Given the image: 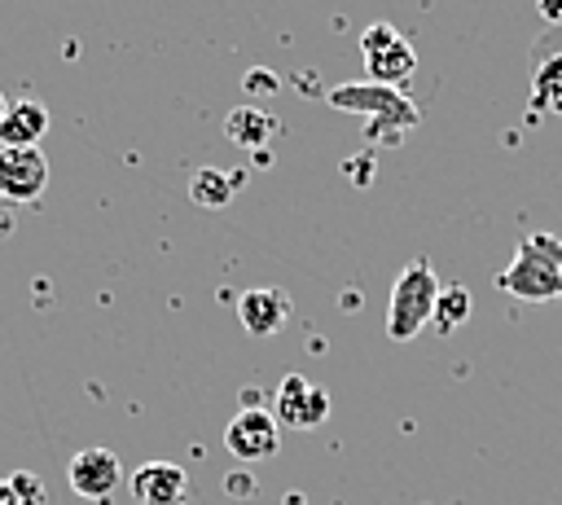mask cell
Masks as SVG:
<instances>
[{
  "label": "cell",
  "instance_id": "17",
  "mask_svg": "<svg viewBox=\"0 0 562 505\" xmlns=\"http://www.w3.org/2000/svg\"><path fill=\"white\" fill-rule=\"evenodd\" d=\"M391 40H400V31L391 26V22H373V26H364V35H360V53L369 57V53H382Z\"/></svg>",
  "mask_w": 562,
  "mask_h": 505
},
{
  "label": "cell",
  "instance_id": "6",
  "mask_svg": "<svg viewBox=\"0 0 562 505\" xmlns=\"http://www.w3.org/2000/svg\"><path fill=\"white\" fill-rule=\"evenodd\" d=\"M48 189V158L40 145H0V198L4 202H40Z\"/></svg>",
  "mask_w": 562,
  "mask_h": 505
},
{
  "label": "cell",
  "instance_id": "1",
  "mask_svg": "<svg viewBox=\"0 0 562 505\" xmlns=\"http://www.w3.org/2000/svg\"><path fill=\"white\" fill-rule=\"evenodd\" d=\"M496 285L522 303H553L562 299V242L549 233L522 237L514 259L501 268Z\"/></svg>",
  "mask_w": 562,
  "mask_h": 505
},
{
  "label": "cell",
  "instance_id": "13",
  "mask_svg": "<svg viewBox=\"0 0 562 505\" xmlns=\"http://www.w3.org/2000/svg\"><path fill=\"white\" fill-rule=\"evenodd\" d=\"M224 136L237 145V149H263L272 136H277V119L268 114V110H259V105H237V110H228V119H224Z\"/></svg>",
  "mask_w": 562,
  "mask_h": 505
},
{
  "label": "cell",
  "instance_id": "2",
  "mask_svg": "<svg viewBox=\"0 0 562 505\" xmlns=\"http://www.w3.org/2000/svg\"><path fill=\"white\" fill-rule=\"evenodd\" d=\"M325 101L334 110H347V114H364L369 119V136L373 141H400L408 127L422 123V110L404 97V88H382V83H338L325 92Z\"/></svg>",
  "mask_w": 562,
  "mask_h": 505
},
{
  "label": "cell",
  "instance_id": "4",
  "mask_svg": "<svg viewBox=\"0 0 562 505\" xmlns=\"http://www.w3.org/2000/svg\"><path fill=\"white\" fill-rule=\"evenodd\" d=\"M272 417L277 426H290V430H316L329 417V391L303 373H285L272 395Z\"/></svg>",
  "mask_w": 562,
  "mask_h": 505
},
{
  "label": "cell",
  "instance_id": "12",
  "mask_svg": "<svg viewBox=\"0 0 562 505\" xmlns=\"http://www.w3.org/2000/svg\"><path fill=\"white\" fill-rule=\"evenodd\" d=\"M364 70H369V83H382V88H404L417 70V48L400 35L391 40L382 53H369L364 57Z\"/></svg>",
  "mask_w": 562,
  "mask_h": 505
},
{
  "label": "cell",
  "instance_id": "14",
  "mask_svg": "<svg viewBox=\"0 0 562 505\" xmlns=\"http://www.w3.org/2000/svg\"><path fill=\"white\" fill-rule=\"evenodd\" d=\"M470 307H474V299H470L465 285H443L439 299H435V312H430L435 334H452L457 325H465L470 321Z\"/></svg>",
  "mask_w": 562,
  "mask_h": 505
},
{
  "label": "cell",
  "instance_id": "11",
  "mask_svg": "<svg viewBox=\"0 0 562 505\" xmlns=\"http://www.w3.org/2000/svg\"><path fill=\"white\" fill-rule=\"evenodd\" d=\"M48 132V110L35 101V97H22V101H9L4 119H0V145L18 149V145H40Z\"/></svg>",
  "mask_w": 562,
  "mask_h": 505
},
{
  "label": "cell",
  "instance_id": "22",
  "mask_svg": "<svg viewBox=\"0 0 562 505\" xmlns=\"http://www.w3.org/2000/svg\"><path fill=\"white\" fill-rule=\"evenodd\" d=\"M0 202H4V198H0Z\"/></svg>",
  "mask_w": 562,
  "mask_h": 505
},
{
  "label": "cell",
  "instance_id": "9",
  "mask_svg": "<svg viewBox=\"0 0 562 505\" xmlns=\"http://www.w3.org/2000/svg\"><path fill=\"white\" fill-rule=\"evenodd\" d=\"M531 105L562 114V26H553L536 44V66H531Z\"/></svg>",
  "mask_w": 562,
  "mask_h": 505
},
{
  "label": "cell",
  "instance_id": "8",
  "mask_svg": "<svg viewBox=\"0 0 562 505\" xmlns=\"http://www.w3.org/2000/svg\"><path fill=\"white\" fill-rule=\"evenodd\" d=\"M132 496L140 505H184L189 474L176 461H145L140 470H132Z\"/></svg>",
  "mask_w": 562,
  "mask_h": 505
},
{
  "label": "cell",
  "instance_id": "7",
  "mask_svg": "<svg viewBox=\"0 0 562 505\" xmlns=\"http://www.w3.org/2000/svg\"><path fill=\"white\" fill-rule=\"evenodd\" d=\"M119 479H123V465H119V457L110 448H83L66 465V483L83 501H110V492L119 487Z\"/></svg>",
  "mask_w": 562,
  "mask_h": 505
},
{
  "label": "cell",
  "instance_id": "15",
  "mask_svg": "<svg viewBox=\"0 0 562 505\" xmlns=\"http://www.w3.org/2000/svg\"><path fill=\"white\" fill-rule=\"evenodd\" d=\"M233 193H237L233 176H224V171H215V167H202V171H193V180H189V198H193L198 206H211V211L228 206Z\"/></svg>",
  "mask_w": 562,
  "mask_h": 505
},
{
  "label": "cell",
  "instance_id": "3",
  "mask_svg": "<svg viewBox=\"0 0 562 505\" xmlns=\"http://www.w3.org/2000/svg\"><path fill=\"white\" fill-rule=\"evenodd\" d=\"M439 290H443V281L435 277V268L426 259H408L404 272L395 277V285H391V299H386V338L391 343L417 338L422 325H430Z\"/></svg>",
  "mask_w": 562,
  "mask_h": 505
},
{
  "label": "cell",
  "instance_id": "10",
  "mask_svg": "<svg viewBox=\"0 0 562 505\" xmlns=\"http://www.w3.org/2000/svg\"><path fill=\"white\" fill-rule=\"evenodd\" d=\"M237 316H241L246 334L268 338L290 321V294L277 290V285H255V290L237 294Z\"/></svg>",
  "mask_w": 562,
  "mask_h": 505
},
{
  "label": "cell",
  "instance_id": "18",
  "mask_svg": "<svg viewBox=\"0 0 562 505\" xmlns=\"http://www.w3.org/2000/svg\"><path fill=\"white\" fill-rule=\"evenodd\" d=\"M241 88H246L250 97H272V92H281V79H277L272 70H263V66H255V70H246V79H241Z\"/></svg>",
  "mask_w": 562,
  "mask_h": 505
},
{
  "label": "cell",
  "instance_id": "5",
  "mask_svg": "<svg viewBox=\"0 0 562 505\" xmlns=\"http://www.w3.org/2000/svg\"><path fill=\"white\" fill-rule=\"evenodd\" d=\"M224 448H228L237 461H246V465L277 457V448H281V426H277L272 408H259V404H255V408H237V417L224 426Z\"/></svg>",
  "mask_w": 562,
  "mask_h": 505
},
{
  "label": "cell",
  "instance_id": "19",
  "mask_svg": "<svg viewBox=\"0 0 562 505\" xmlns=\"http://www.w3.org/2000/svg\"><path fill=\"white\" fill-rule=\"evenodd\" d=\"M224 492H228V496H255V474H246V470H237V474H228V483H224Z\"/></svg>",
  "mask_w": 562,
  "mask_h": 505
},
{
  "label": "cell",
  "instance_id": "16",
  "mask_svg": "<svg viewBox=\"0 0 562 505\" xmlns=\"http://www.w3.org/2000/svg\"><path fill=\"white\" fill-rule=\"evenodd\" d=\"M48 501V487L40 474L31 470H13L0 479V505H44Z\"/></svg>",
  "mask_w": 562,
  "mask_h": 505
},
{
  "label": "cell",
  "instance_id": "21",
  "mask_svg": "<svg viewBox=\"0 0 562 505\" xmlns=\"http://www.w3.org/2000/svg\"><path fill=\"white\" fill-rule=\"evenodd\" d=\"M4 110H9V101H4V92H0V119H4Z\"/></svg>",
  "mask_w": 562,
  "mask_h": 505
},
{
  "label": "cell",
  "instance_id": "20",
  "mask_svg": "<svg viewBox=\"0 0 562 505\" xmlns=\"http://www.w3.org/2000/svg\"><path fill=\"white\" fill-rule=\"evenodd\" d=\"M536 9L549 26H562V0H536Z\"/></svg>",
  "mask_w": 562,
  "mask_h": 505
}]
</instances>
